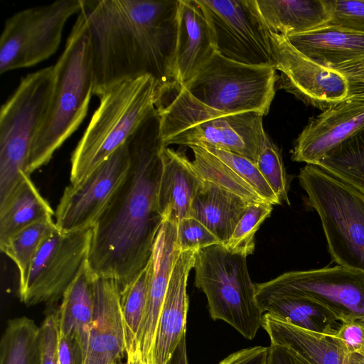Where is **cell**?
<instances>
[{"label":"cell","instance_id":"7bdbcfd3","mask_svg":"<svg viewBox=\"0 0 364 364\" xmlns=\"http://www.w3.org/2000/svg\"><path fill=\"white\" fill-rule=\"evenodd\" d=\"M60 364H84L85 355L77 341L73 337L59 336Z\"/></svg>","mask_w":364,"mask_h":364},{"label":"cell","instance_id":"74e56055","mask_svg":"<svg viewBox=\"0 0 364 364\" xmlns=\"http://www.w3.org/2000/svg\"><path fill=\"white\" fill-rule=\"evenodd\" d=\"M177 240L181 251L199 250L212 245H222L205 225L192 216L177 223Z\"/></svg>","mask_w":364,"mask_h":364},{"label":"cell","instance_id":"e575fe53","mask_svg":"<svg viewBox=\"0 0 364 364\" xmlns=\"http://www.w3.org/2000/svg\"><path fill=\"white\" fill-rule=\"evenodd\" d=\"M203 148L230 167L239 177L253 188L264 202L272 205L282 203V201L275 195L259 172L255 162L232 152L213 147Z\"/></svg>","mask_w":364,"mask_h":364},{"label":"cell","instance_id":"e0dca14e","mask_svg":"<svg viewBox=\"0 0 364 364\" xmlns=\"http://www.w3.org/2000/svg\"><path fill=\"white\" fill-rule=\"evenodd\" d=\"M127 354L120 288L113 279L94 283V308L84 364H120Z\"/></svg>","mask_w":364,"mask_h":364},{"label":"cell","instance_id":"f35d334b","mask_svg":"<svg viewBox=\"0 0 364 364\" xmlns=\"http://www.w3.org/2000/svg\"><path fill=\"white\" fill-rule=\"evenodd\" d=\"M42 364H60L59 330L56 314H50L40 326Z\"/></svg>","mask_w":364,"mask_h":364},{"label":"cell","instance_id":"277c9868","mask_svg":"<svg viewBox=\"0 0 364 364\" xmlns=\"http://www.w3.org/2000/svg\"><path fill=\"white\" fill-rule=\"evenodd\" d=\"M54 68L51 100L28 156L26 173L29 176L50 161L87 113L93 95V70L86 23L80 12Z\"/></svg>","mask_w":364,"mask_h":364},{"label":"cell","instance_id":"ab89813d","mask_svg":"<svg viewBox=\"0 0 364 364\" xmlns=\"http://www.w3.org/2000/svg\"><path fill=\"white\" fill-rule=\"evenodd\" d=\"M332 69L346 80L348 92L344 100L364 102V58Z\"/></svg>","mask_w":364,"mask_h":364},{"label":"cell","instance_id":"ffe728a7","mask_svg":"<svg viewBox=\"0 0 364 364\" xmlns=\"http://www.w3.org/2000/svg\"><path fill=\"white\" fill-rule=\"evenodd\" d=\"M213 29L196 0H178L173 77L183 86L215 53Z\"/></svg>","mask_w":364,"mask_h":364},{"label":"cell","instance_id":"2e32d148","mask_svg":"<svg viewBox=\"0 0 364 364\" xmlns=\"http://www.w3.org/2000/svg\"><path fill=\"white\" fill-rule=\"evenodd\" d=\"M364 127V102L343 100L311 117L295 140L291 159L316 165Z\"/></svg>","mask_w":364,"mask_h":364},{"label":"cell","instance_id":"d4e9b609","mask_svg":"<svg viewBox=\"0 0 364 364\" xmlns=\"http://www.w3.org/2000/svg\"><path fill=\"white\" fill-rule=\"evenodd\" d=\"M251 203L203 180L191 204L190 216L205 225L225 245Z\"/></svg>","mask_w":364,"mask_h":364},{"label":"cell","instance_id":"d6986e66","mask_svg":"<svg viewBox=\"0 0 364 364\" xmlns=\"http://www.w3.org/2000/svg\"><path fill=\"white\" fill-rule=\"evenodd\" d=\"M196 251H181L175 261L156 329L152 364H166L186 335L189 304L186 287Z\"/></svg>","mask_w":364,"mask_h":364},{"label":"cell","instance_id":"1f68e13d","mask_svg":"<svg viewBox=\"0 0 364 364\" xmlns=\"http://www.w3.org/2000/svg\"><path fill=\"white\" fill-rule=\"evenodd\" d=\"M190 148L193 154L192 163L203 180L213 183L250 203L264 202L253 188L215 156L203 147L192 146Z\"/></svg>","mask_w":364,"mask_h":364},{"label":"cell","instance_id":"4dcf8cb0","mask_svg":"<svg viewBox=\"0 0 364 364\" xmlns=\"http://www.w3.org/2000/svg\"><path fill=\"white\" fill-rule=\"evenodd\" d=\"M57 228L54 220L38 222L23 229L0 245L1 251L18 268V289L24 286L33 259L40 247Z\"/></svg>","mask_w":364,"mask_h":364},{"label":"cell","instance_id":"ba28073f","mask_svg":"<svg viewBox=\"0 0 364 364\" xmlns=\"http://www.w3.org/2000/svg\"><path fill=\"white\" fill-rule=\"evenodd\" d=\"M193 269L195 285L206 296L210 317L253 339L262 327L263 312L256 300L247 257L215 245L196 251Z\"/></svg>","mask_w":364,"mask_h":364},{"label":"cell","instance_id":"7c38bea8","mask_svg":"<svg viewBox=\"0 0 364 364\" xmlns=\"http://www.w3.org/2000/svg\"><path fill=\"white\" fill-rule=\"evenodd\" d=\"M92 227L65 232L58 228L35 255L24 286L18 289L27 306L53 304L62 299L83 264L88 259Z\"/></svg>","mask_w":364,"mask_h":364},{"label":"cell","instance_id":"44dd1931","mask_svg":"<svg viewBox=\"0 0 364 364\" xmlns=\"http://www.w3.org/2000/svg\"><path fill=\"white\" fill-rule=\"evenodd\" d=\"M262 328L271 344L289 348L311 364H364V358L348 353L333 336L306 330L265 313Z\"/></svg>","mask_w":364,"mask_h":364},{"label":"cell","instance_id":"ee69618b","mask_svg":"<svg viewBox=\"0 0 364 364\" xmlns=\"http://www.w3.org/2000/svg\"><path fill=\"white\" fill-rule=\"evenodd\" d=\"M266 364H311L288 348L270 344Z\"/></svg>","mask_w":364,"mask_h":364},{"label":"cell","instance_id":"83f0119b","mask_svg":"<svg viewBox=\"0 0 364 364\" xmlns=\"http://www.w3.org/2000/svg\"><path fill=\"white\" fill-rule=\"evenodd\" d=\"M257 304L263 313L316 333L333 335L340 326L330 309L311 299L274 296L257 301Z\"/></svg>","mask_w":364,"mask_h":364},{"label":"cell","instance_id":"30bf717a","mask_svg":"<svg viewBox=\"0 0 364 364\" xmlns=\"http://www.w3.org/2000/svg\"><path fill=\"white\" fill-rule=\"evenodd\" d=\"M81 8L82 0H59L9 17L0 38V74L33 66L53 55L67 21Z\"/></svg>","mask_w":364,"mask_h":364},{"label":"cell","instance_id":"484cf974","mask_svg":"<svg viewBox=\"0 0 364 364\" xmlns=\"http://www.w3.org/2000/svg\"><path fill=\"white\" fill-rule=\"evenodd\" d=\"M270 33L284 36L305 33L328 22L324 0H255Z\"/></svg>","mask_w":364,"mask_h":364},{"label":"cell","instance_id":"cb8c5ba5","mask_svg":"<svg viewBox=\"0 0 364 364\" xmlns=\"http://www.w3.org/2000/svg\"><path fill=\"white\" fill-rule=\"evenodd\" d=\"M96 277L87 259L65 291L55 313L59 336L75 338L81 346L85 358L93 314Z\"/></svg>","mask_w":364,"mask_h":364},{"label":"cell","instance_id":"4316f807","mask_svg":"<svg viewBox=\"0 0 364 364\" xmlns=\"http://www.w3.org/2000/svg\"><path fill=\"white\" fill-rule=\"evenodd\" d=\"M54 215V210L30 176L25 175L7 199L0 204V245L34 223L53 220Z\"/></svg>","mask_w":364,"mask_h":364},{"label":"cell","instance_id":"6da1fadb","mask_svg":"<svg viewBox=\"0 0 364 364\" xmlns=\"http://www.w3.org/2000/svg\"><path fill=\"white\" fill-rule=\"evenodd\" d=\"M126 142L129 169L92 227L88 257L96 275L116 280L120 289L147 265L163 221L157 194L164 146L157 109Z\"/></svg>","mask_w":364,"mask_h":364},{"label":"cell","instance_id":"5b68a950","mask_svg":"<svg viewBox=\"0 0 364 364\" xmlns=\"http://www.w3.org/2000/svg\"><path fill=\"white\" fill-rule=\"evenodd\" d=\"M159 83L151 75L116 84L100 99L71 156L70 184L86 178L124 144L156 109Z\"/></svg>","mask_w":364,"mask_h":364},{"label":"cell","instance_id":"7402d4cb","mask_svg":"<svg viewBox=\"0 0 364 364\" xmlns=\"http://www.w3.org/2000/svg\"><path fill=\"white\" fill-rule=\"evenodd\" d=\"M161 172L157 202L162 220L176 223L190 216L193 200L203 182L192 161L168 146L161 151Z\"/></svg>","mask_w":364,"mask_h":364},{"label":"cell","instance_id":"5bb4252c","mask_svg":"<svg viewBox=\"0 0 364 364\" xmlns=\"http://www.w3.org/2000/svg\"><path fill=\"white\" fill-rule=\"evenodd\" d=\"M129 166V154L125 142L82 181L68 186L55 212L58 229L72 232L93 227Z\"/></svg>","mask_w":364,"mask_h":364},{"label":"cell","instance_id":"603a6c76","mask_svg":"<svg viewBox=\"0 0 364 364\" xmlns=\"http://www.w3.org/2000/svg\"><path fill=\"white\" fill-rule=\"evenodd\" d=\"M301 53L330 68L364 58V33L334 25L285 36Z\"/></svg>","mask_w":364,"mask_h":364},{"label":"cell","instance_id":"bcb514c9","mask_svg":"<svg viewBox=\"0 0 364 364\" xmlns=\"http://www.w3.org/2000/svg\"><path fill=\"white\" fill-rule=\"evenodd\" d=\"M127 358L125 364H149L143 360L139 349L127 353Z\"/></svg>","mask_w":364,"mask_h":364},{"label":"cell","instance_id":"9a60e30c","mask_svg":"<svg viewBox=\"0 0 364 364\" xmlns=\"http://www.w3.org/2000/svg\"><path fill=\"white\" fill-rule=\"evenodd\" d=\"M270 38L279 88L321 111L346 99L348 87L342 74L316 63L282 35L270 33Z\"/></svg>","mask_w":364,"mask_h":364},{"label":"cell","instance_id":"8992f818","mask_svg":"<svg viewBox=\"0 0 364 364\" xmlns=\"http://www.w3.org/2000/svg\"><path fill=\"white\" fill-rule=\"evenodd\" d=\"M298 177L319 216L331 262L364 272V193L316 165L304 166Z\"/></svg>","mask_w":364,"mask_h":364},{"label":"cell","instance_id":"d6a6232c","mask_svg":"<svg viewBox=\"0 0 364 364\" xmlns=\"http://www.w3.org/2000/svg\"><path fill=\"white\" fill-rule=\"evenodd\" d=\"M149 277L148 262L132 281L120 289V304L127 354L139 349L137 336L146 309Z\"/></svg>","mask_w":364,"mask_h":364},{"label":"cell","instance_id":"d590c367","mask_svg":"<svg viewBox=\"0 0 364 364\" xmlns=\"http://www.w3.org/2000/svg\"><path fill=\"white\" fill-rule=\"evenodd\" d=\"M257 166L275 195L282 202L290 204L289 183L282 157L279 148L265 135Z\"/></svg>","mask_w":364,"mask_h":364},{"label":"cell","instance_id":"f1b7e54d","mask_svg":"<svg viewBox=\"0 0 364 364\" xmlns=\"http://www.w3.org/2000/svg\"><path fill=\"white\" fill-rule=\"evenodd\" d=\"M0 364H42L41 331L26 316L10 319L0 343Z\"/></svg>","mask_w":364,"mask_h":364},{"label":"cell","instance_id":"ac0fdd59","mask_svg":"<svg viewBox=\"0 0 364 364\" xmlns=\"http://www.w3.org/2000/svg\"><path fill=\"white\" fill-rule=\"evenodd\" d=\"M181 252L177 240V223L162 221L149 261V277L146 309L137 336L142 358L151 363L152 349L160 312L175 261Z\"/></svg>","mask_w":364,"mask_h":364},{"label":"cell","instance_id":"3957f363","mask_svg":"<svg viewBox=\"0 0 364 364\" xmlns=\"http://www.w3.org/2000/svg\"><path fill=\"white\" fill-rule=\"evenodd\" d=\"M156 107L164 146L213 147L257 164L267 134L261 113H226L212 109L179 85L160 93Z\"/></svg>","mask_w":364,"mask_h":364},{"label":"cell","instance_id":"f546056e","mask_svg":"<svg viewBox=\"0 0 364 364\" xmlns=\"http://www.w3.org/2000/svg\"><path fill=\"white\" fill-rule=\"evenodd\" d=\"M316 166L364 193V127Z\"/></svg>","mask_w":364,"mask_h":364},{"label":"cell","instance_id":"52a82bcc","mask_svg":"<svg viewBox=\"0 0 364 364\" xmlns=\"http://www.w3.org/2000/svg\"><path fill=\"white\" fill-rule=\"evenodd\" d=\"M54 83V65L28 73L1 107L0 204L26 175L30 151L47 113Z\"/></svg>","mask_w":364,"mask_h":364},{"label":"cell","instance_id":"9c48e42d","mask_svg":"<svg viewBox=\"0 0 364 364\" xmlns=\"http://www.w3.org/2000/svg\"><path fill=\"white\" fill-rule=\"evenodd\" d=\"M279 75L274 66L252 65L215 53L183 87L202 104L226 113L267 115Z\"/></svg>","mask_w":364,"mask_h":364},{"label":"cell","instance_id":"f6af8a7d","mask_svg":"<svg viewBox=\"0 0 364 364\" xmlns=\"http://www.w3.org/2000/svg\"><path fill=\"white\" fill-rule=\"evenodd\" d=\"M166 364H188L186 335H184L180 341L178 345L175 349L173 353Z\"/></svg>","mask_w":364,"mask_h":364},{"label":"cell","instance_id":"836d02e7","mask_svg":"<svg viewBox=\"0 0 364 364\" xmlns=\"http://www.w3.org/2000/svg\"><path fill=\"white\" fill-rule=\"evenodd\" d=\"M272 205L266 202L251 203L237 223L228 242L223 245L232 254L247 257L255 250V235L263 221L272 211Z\"/></svg>","mask_w":364,"mask_h":364},{"label":"cell","instance_id":"7a4b0ae2","mask_svg":"<svg viewBox=\"0 0 364 364\" xmlns=\"http://www.w3.org/2000/svg\"><path fill=\"white\" fill-rule=\"evenodd\" d=\"M178 0H82L98 98L116 84L151 75L177 85L173 61Z\"/></svg>","mask_w":364,"mask_h":364},{"label":"cell","instance_id":"b9f144b4","mask_svg":"<svg viewBox=\"0 0 364 364\" xmlns=\"http://www.w3.org/2000/svg\"><path fill=\"white\" fill-rule=\"evenodd\" d=\"M268 347L253 346L230 354L218 364H266Z\"/></svg>","mask_w":364,"mask_h":364},{"label":"cell","instance_id":"8d00e7d4","mask_svg":"<svg viewBox=\"0 0 364 364\" xmlns=\"http://www.w3.org/2000/svg\"><path fill=\"white\" fill-rule=\"evenodd\" d=\"M327 24L364 33V0H324Z\"/></svg>","mask_w":364,"mask_h":364},{"label":"cell","instance_id":"4fadbf2b","mask_svg":"<svg viewBox=\"0 0 364 364\" xmlns=\"http://www.w3.org/2000/svg\"><path fill=\"white\" fill-rule=\"evenodd\" d=\"M213 31L216 52L241 63L273 66L270 32L255 0H196Z\"/></svg>","mask_w":364,"mask_h":364},{"label":"cell","instance_id":"8fae6325","mask_svg":"<svg viewBox=\"0 0 364 364\" xmlns=\"http://www.w3.org/2000/svg\"><path fill=\"white\" fill-rule=\"evenodd\" d=\"M291 296L315 301L330 309L337 321H364V272L336 264L309 270L290 271L255 284L257 301Z\"/></svg>","mask_w":364,"mask_h":364},{"label":"cell","instance_id":"60d3db41","mask_svg":"<svg viewBox=\"0 0 364 364\" xmlns=\"http://www.w3.org/2000/svg\"><path fill=\"white\" fill-rule=\"evenodd\" d=\"M333 336L348 353L364 358V321L341 323Z\"/></svg>","mask_w":364,"mask_h":364}]
</instances>
